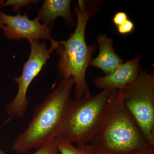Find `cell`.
Returning a JSON list of instances; mask_svg holds the SVG:
<instances>
[{"label": "cell", "instance_id": "cell-3", "mask_svg": "<svg viewBox=\"0 0 154 154\" xmlns=\"http://www.w3.org/2000/svg\"><path fill=\"white\" fill-rule=\"evenodd\" d=\"M91 144L96 151L109 154H128L149 146L123 105L119 90H113L101 124Z\"/></svg>", "mask_w": 154, "mask_h": 154}, {"label": "cell", "instance_id": "cell-19", "mask_svg": "<svg viewBox=\"0 0 154 154\" xmlns=\"http://www.w3.org/2000/svg\"><path fill=\"white\" fill-rule=\"evenodd\" d=\"M5 2V1H4V0H0V6L2 5Z\"/></svg>", "mask_w": 154, "mask_h": 154}, {"label": "cell", "instance_id": "cell-18", "mask_svg": "<svg viewBox=\"0 0 154 154\" xmlns=\"http://www.w3.org/2000/svg\"><path fill=\"white\" fill-rule=\"evenodd\" d=\"M3 25V23L2 22V18H1V17H0V28L2 27Z\"/></svg>", "mask_w": 154, "mask_h": 154}, {"label": "cell", "instance_id": "cell-15", "mask_svg": "<svg viewBox=\"0 0 154 154\" xmlns=\"http://www.w3.org/2000/svg\"><path fill=\"white\" fill-rule=\"evenodd\" d=\"M129 19L127 14L124 12H117L113 18V24L117 27Z\"/></svg>", "mask_w": 154, "mask_h": 154}, {"label": "cell", "instance_id": "cell-20", "mask_svg": "<svg viewBox=\"0 0 154 154\" xmlns=\"http://www.w3.org/2000/svg\"><path fill=\"white\" fill-rule=\"evenodd\" d=\"M0 154H5V153L2 150L0 149Z\"/></svg>", "mask_w": 154, "mask_h": 154}, {"label": "cell", "instance_id": "cell-17", "mask_svg": "<svg viewBox=\"0 0 154 154\" xmlns=\"http://www.w3.org/2000/svg\"><path fill=\"white\" fill-rule=\"evenodd\" d=\"M95 154H109L108 153H106L102 152H97L95 151Z\"/></svg>", "mask_w": 154, "mask_h": 154}, {"label": "cell", "instance_id": "cell-9", "mask_svg": "<svg viewBox=\"0 0 154 154\" xmlns=\"http://www.w3.org/2000/svg\"><path fill=\"white\" fill-rule=\"evenodd\" d=\"M70 0H45L38 11V20L49 27L54 25L58 17L63 18L66 25L71 26L74 23L71 10Z\"/></svg>", "mask_w": 154, "mask_h": 154}, {"label": "cell", "instance_id": "cell-10", "mask_svg": "<svg viewBox=\"0 0 154 154\" xmlns=\"http://www.w3.org/2000/svg\"><path fill=\"white\" fill-rule=\"evenodd\" d=\"M99 48V55L91 60V65L98 68L105 73V75L111 74L123 63L113 48V41L105 35H98L97 38Z\"/></svg>", "mask_w": 154, "mask_h": 154}, {"label": "cell", "instance_id": "cell-5", "mask_svg": "<svg viewBox=\"0 0 154 154\" xmlns=\"http://www.w3.org/2000/svg\"><path fill=\"white\" fill-rule=\"evenodd\" d=\"M122 101L149 145L154 148V76L140 71L137 79L119 90Z\"/></svg>", "mask_w": 154, "mask_h": 154}, {"label": "cell", "instance_id": "cell-16", "mask_svg": "<svg viewBox=\"0 0 154 154\" xmlns=\"http://www.w3.org/2000/svg\"><path fill=\"white\" fill-rule=\"evenodd\" d=\"M128 154H154V148L148 146L135 150Z\"/></svg>", "mask_w": 154, "mask_h": 154}, {"label": "cell", "instance_id": "cell-12", "mask_svg": "<svg viewBox=\"0 0 154 154\" xmlns=\"http://www.w3.org/2000/svg\"><path fill=\"white\" fill-rule=\"evenodd\" d=\"M39 2L37 0H8L0 6V8H4L6 6H11L13 11L19 13L21 8L27 7L32 4H37Z\"/></svg>", "mask_w": 154, "mask_h": 154}, {"label": "cell", "instance_id": "cell-2", "mask_svg": "<svg viewBox=\"0 0 154 154\" xmlns=\"http://www.w3.org/2000/svg\"><path fill=\"white\" fill-rule=\"evenodd\" d=\"M98 2L78 1L74 9L77 21L75 29L66 40L57 41L54 50L60 56L57 64L58 79L72 78L75 99L91 95L86 83V73L96 46L95 44L88 45L85 34L88 20L98 10Z\"/></svg>", "mask_w": 154, "mask_h": 154}, {"label": "cell", "instance_id": "cell-4", "mask_svg": "<svg viewBox=\"0 0 154 154\" xmlns=\"http://www.w3.org/2000/svg\"><path fill=\"white\" fill-rule=\"evenodd\" d=\"M114 90L104 89L96 95L72 99L58 137L77 146L91 143L99 130Z\"/></svg>", "mask_w": 154, "mask_h": 154}, {"label": "cell", "instance_id": "cell-7", "mask_svg": "<svg viewBox=\"0 0 154 154\" xmlns=\"http://www.w3.org/2000/svg\"><path fill=\"white\" fill-rule=\"evenodd\" d=\"M0 17L3 23L1 28L9 40L26 39L29 42L47 39L51 43L56 42L51 36V28L41 23L37 17L31 20L26 14L20 15L18 13L17 15L13 16L6 14L1 10Z\"/></svg>", "mask_w": 154, "mask_h": 154}, {"label": "cell", "instance_id": "cell-6", "mask_svg": "<svg viewBox=\"0 0 154 154\" xmlns=\"http://www.w3.org/2000/svg\"><path fill=\"white\" fill-rule=\"evenodd\" d=\"M29 43L30 56L22 66V75L12 78L18 85V92L14 100L6 106L5 111L12 117H22L25 115L29 104L27 95L29 86L45 65L57 45L56 42L51 44L49 49H48L47 44L44 41L33 40Z\"/></svg>", "mask_w": 154, "mask_h": 154}, {"label": "cell", "instance_id": "cell-14", "mask_svg": "<svg viewBox=\"0 0 154 154\" xmlns=\"http://www.w3.org/2000/svg\"><path fill=\"white\" fill-rule=\"evenodd\" d=\"M117 32L121 34H128L132 33L134 29V24L128 19L121 25L117 26Z\"/></svg>", "mask_w": 154, "mask_h": 154}, {"label": "cell", "instance_id": "cell-13", "mask_svg": "<svg viewBox=\"0 0 154 154\" xmlns=\"http://www.w3.org/2000/svg\"><path fill=\"white\" fill-rule=\"evenodd\" d=\"M38 149L33 154H59L55 139L47 142Z\"/></svg>", "mask_w": 154, "mask_h": 154}, {"label": "cell", "instance_id": "cell-1", "mask_svg": "<svg viewBox=\"0 0 154 154\" xmlns=\"http://www.w3.org/2000/svg\"><path fill=\"white\" fill-rule=\"evenodd\" d=\"M57 86L35 107L26 129L17 136L12 146L14 151L25 153L38 148L58 137L72 99V78L58 79Z\"/></svg>", "mask_w": 154, "mask_h": 154}, {"label": "cell", "instance_id": "cell-11", "mask_svg": "<svg viewBox=\"0 0 154 154\" xmlns=\"http://www.w3.org/2000/svg\"><path fill=\"white\" fill-rule=\"evenodd\" d=\"M55 140L60 154H95V150L91 143L75 147L71 143L59 137L56 138Z\"/></svg>", "mask_w": 154, "mask_h": 154}, {"label": "cell", "instance_id": "cell-8", "mask_svg": "<svg viewBox=\"0 0 154 154\" xmlns=\"http://www.w3.org/2000/svg\"><path fill=\"white\" fill-rule=\"evenodd\" d=\"M140 55L121 65L111 74L98 77L94 80L95 86L99 89L122 90L137 78L140 71Z\"/></svg>", "mask_w": 154, "mask_h": 154}]
</instances>
